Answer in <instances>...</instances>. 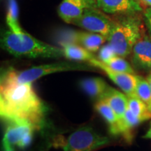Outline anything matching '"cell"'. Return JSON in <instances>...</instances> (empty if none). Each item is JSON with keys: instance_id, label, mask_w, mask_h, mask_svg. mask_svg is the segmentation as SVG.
<instances>
[{"instance_id": "obj_1", "label": "cell", "mask_w": 151, "mask_h": 151, "mask_svg": "<svg viewBox=\"0 0 151 151\" xmlns=\"http://www.w3.org/2000/svg\"><path fill=\"white\" fill-rule=\"evenodd\" d=\"M46 108L33 89L32 83H19L12 71L3 75L0 86V111L4 120H24L40 129Z\"/></svg>"}, {"instance_id": "obj_2", "label": "cell", "mask_w": 151, "mask_h": 151, "mask_svg": "<svg viewBox=\"0 0 151 151\" xmlns=\"http://www.w3.org/2000/svg\"><path fill=\"white\" fill-rule=\"evenodd\" d=\"M1 46L16 58H60L65 57L63 48H58L36 39L22 30L15 33L6 30L1 39Z\"/></svg>"}, {"instance_id": "obj_3", "label": "cell", "mask_w": 151, "mask_h": 151, "mask_svg": "<svg viewBox=\"0 0 151 151\" xmlns=\"http://www.w3.org/2000/svg\"><path fill=\"white\" fill-rule=\"evenodd\" d=\"M142 20L138 14L120 15L113 18V24L107 41L117 55L125 58L143 37Z\"/></svg>"}, {"instance_id": "obj_4", "label": "cell", "mask_w": 151, "mask_h": 151, "mask_svg": "<svg viewBox=\"0 0 151 151\" xmlns=\"http://www.w3.org/2000/svg\"><path fill=\"white\" fill-rule=\"evenodd\" d=\"M96 67L90 64L74 62H60L36 66L18 71L11 69L15 78L19 83H32L37 79L51 73L68 71H96Z\"/></svg>"}, {"instance_id": "obj_5", "label": "cell", "mask_w": 151, "mask_h": 151, "mask_svg": "<svg viewBox=\"0 0 151 151\" xmlns=\"http://www.w3.org/2000/svg\"><path fill=\"white\" fill-rule=\"evenodd\" d=\"M110 142L108 137L99 134L89 126L76 129L65 141L64 151H94Z\"/></svg>"}, {"instance_id": "obj_6", "label": "cell", "mask_w": 151, "mask_h": 151, "mask_svg": "<svg viewBox=\"0 0 151 151\" xmlns=\"http://www.w3.org/2000/svg\"><path fill=\"white\" fill-rule=\"evenodd\" d=\"M108 15L97 7H92L87 9L71 24L90 32L100 34L108 38L113 24V18H110Z\"/></svg>"}, {"instance_id": "obj_7", "label": "cell", "mask_w": 151, "mask_h": 151, "mask_svg": "<svg viewBox=\"0 0 151 151\" xmlns=\"http://www.w3.org/2000/svg\"><path fill=\"white\" fill-rule=\"evenodd\" d=\"M3 139V142L20 148H26L32 141L33 132L37 128L24 120H9Z\"/></svg>"}, {"instance_id": "obj_8", "label": "cell", "mask_w": 151, "mask_h": 151, "mask_svg": "<svg viewBox=\"0 0 151 151\" xmlns=\"http://www.w3.org/2000/svg\"><path fill=\"white\" fill-rule=\"evenodd\" d=\"M89 63L94 67L98 68L109 76V78L117 85L128 97L135 95V89L137 83V75L128 73L117 72L112 70L111 68L97 59V58L92 60Z\"/></svg>"}, {"instance_id": "obj_9", "label": "cell", "mask_w": 151, "mask_h": 151, "mask_svg": "<svg viewBox=\"0 0 151 151\" xmlns=\"http://www.w3.org/2000/svg\"><path fill=\"white\" fill-rule=\"evenodd\" d=\"M97 8L109 15L135 14L143 11L141 2L136 0H96Z\"/></svg>"}, {"instance_id": "obj_10", "label": "cell", "mask_w": 151, "mask_h": 151, "mask_svg": "<svg viewBox=\"0 0 151 151\" xmlns=\"http://www.w3.org/2000/svg\"><path fill=\"white\" fill-rule=\"evenodd\" d=\"M92 7H97L96 0H62L58 13L63 21L71 24L87 9Z\"/></svg>"}, {"instance_id": "obj_11", "label": "cell", "mask_w": 151, "mask_h": 151, "mask_svg": "<svg viewBox=\"0 0 151 151\" xmlns=\"http://www.w3.org/2000/svg\"><path fill=\"white\" fill-rule=\"evenodd\" d=\"M132 62L134 67L141 71L151 73V38L143 35L132 50Z\"/></svg>"}, {"instance_id": "obj_12", "label": "cell", "mask_w": 151, "mask_h": 151, "mask_svg": "<svg viewBox=\"0 0 151 151\" xmlns=\"http://www.w3.org/2000/svg\"><path fill=\"white\" fill-rule=\"evenodd\" d=\"M114 111L119 122L124 118V113L128 108V97L112 87L109 86L108 90L102 97Z\"/></svg>"}, {"instance_id": "obj_13", "label": "cell", "mask_w": 151, "mask_h": 151, "mask_svg": "<svg viewBox=\"0 0 151 151\" xmlns=\"http://www.w3.org/2000/svg\"><path fill=\"white\" fill-rule=\"evenodd\" d=\"M76 43L91 52H97L107 41L102 35L90 32H75Z\"/></svg>"}, {"instance_id": "obj_14", "label": "cell", "mask_w": 151, "mask_h": 151, "mask_svg": "<svg viewBox=\"0 0 151 151\" xmlns=\"http://www.w3.org/2000/svg\"><path fill=\"white\" fill-rule=\"evenodd\" d=\"M81 87L92 99H102L109 86L101 78H90L81 81Z\"/></svg>"}, {"instance_id": "obj_15", "label": "cell", "mask_w": 151, "mask_h": 151, "mask_svg": "<svg viewBox=\"0 0 151 151\" xmlns=\"http://www.w3.org/2000/svg\"><path fill=\"white\" fill-rule=\"evenodd\" d=\"M94 109L109 124L111 134L119 135V120L109 104L103 99L98 100L94 105Z\"/></svg>"}, {"instance_id": "obj_16", "label": "cell", "mask_w": 151, "mask_h": 151, "mask_svg": "<svg viewBox=\"0 0 151 151\" xmlns=\"http://www.w3.org/2000/svg\"><path fill=\"white\" fill-rule=\"evenodd\" d=\"M65 58L75 61L90 62L96 57L86 48L76 43H67L62 46Z\"/></svg>"}, {"instance_id": "obj_17", "label": "cell", "mask_w": 151, "mask_h": 151, "mask_svg": "<svg viewBox=\"0 0 151 151\" xmlns=\"http://www.w3.org/2000/svg\"><path fill=\"white\" fill-rule=\"evenodd\" d=\"M142 121L134 115L131 111L127 108L124 118L119 122V135L121 134L124 137L127 142L132 141V130Z\"/></svg>"}, {"instance_id": "obj_18", "label": "cell", "mask_w": 151, "mask_h": 151, "mask_svg": "<svg viewBox=\"0 0 151 151\" xmlns=\"http://www.w3.org/2000/svg\"><path fill=\"white\" fill-rule=\"evenodd\" d=\"M128 109L142 122L151 119V111L148 106L136 95L128 97Z\"/></svg>"}, {"instance_id": "obj_19", "label": "cell", "mask_w": 151, "mask_h": 151, "mask_svg": "<svg viewBox=\"0 0 151 151\" xmlns=\"http://www.w3.org/2000/svg\"><path fill=\"white\" fill-rule=\"evenodd\" d=\"M6 21L9 29L13 32L19 33L22 29L18 21V8L16 0H8V9H7Z\"/></svg>"}, {"instance_id": "obj_20", "label": "cell", "mask_w": 151, "mask_h": 151, "mask_svg": "<svg viewBox=\"0 0 151 151\" xmlns=\"http://www.w3.org/2000/svg\"><path fill=\"white\" fill-rule=\"evenodd\" d=\"M135 95L148 106L151 103V88L146 78L137 76Z\"/></svg>"}, {"instance_id": "obj_21", "label": "cell", "mask_w": 151, "mask_h": 151, "mask_svg": "<svg viewBox=\"0 0 151 151\" xmlns=\"http://www.w3.org/2000/svg\"><path fill=\"white\" fill-rule=\"evenodd\" d=\"M106 65L111 69L117 72L128 73L132 74H135V71L127 61L124 59V58L120 56H116L110 60Z\"/></svg>"}, {"instance_id": "obj_22", "label": "cell", "mask_w": 151, "mask_h": 151, "mask_svg": "<svg viewBox=\"0 0 151 151\" xmlns=\"http://www.w3.org/2000/svg\"><path fill=\"white\" fill-rule=\"evenodd\" d=\"M116 56L118 55L113 48L109 43H107L100 48L98 54V59L104 63H107Z\"/></svg>"}, {"instance_id": "obj_23", "label": "cell", "mask_w": 151, "mask_h": 151, "mask_svg": "<svg viewBox=\"0 0 151 151\" xmlns=\"http://www.w3.org/2000/svg\"><path fill=\"white\" fill-rule=\"evenodd\" d=\"M143 22L148 32L149 37L151 38V7H148L143 11Z\"/></svg>"}, {"instance_id": "obj_24", "label": "cell", "mask_w": 151, "mask_h": 151, "mask_svg": "<svg viewBox=\"0 0 151 151\" xmlns=\"http://www.w3.org/2000/svg\"><path fill=\"white\" fill-rule=\"evenodd\" d=\"M3 148L4 151H14V150L12 148V146L8 143L3 142Z\"/></svg>"}, {"instance_id": "obj_25", "label": "cell", "mask_w": 151, "mask_h": 151, "mask_svg": "<svg viewBox=\"0 0 151 151\" xmlns=\"http://www.w3.org/2000/svg\"><path fill=\"white\" fill-rule=\"evenodd\" d=\"M143 138L147 139H151V121L150 122V127H149V129L148 131H147L146 134L143 136Z\"/></svg>"}, {"instance_id": "obj_26", "label": "cell", "mask_w": 151, "mask_h": 151, "mask_svg": "<svg viewBox=\"0 0 151 151\" xmlns=\"http://www.w3.org/2000/svg\"><path fill=\"white\" fill-rule=\"evenodd\" d=\"M145 4L148 6L149 7H151V0H141Z\"/></svg>"}, {"instance_id": "obj_27", "label": "cell", "mask_w": 151, "mask_h": 151, "mask_svg": "<svg viewBox=\"0 0 151 151\" xmlns=\"http://www.w3.org/2000/svg\"><path fill=\"white\" fill-rule=\"evenodd\" d=\"M146 79H147V80H148L149 84H150V88H151V73H149V75L146 77Z\"/></svg>"}, {"instance_id": "obj_28", "label": "cell", "mask_w": 151, "mask_h": 151, "mask_svg": "<svg viewBox=\"0 0 151 151\" xmlns=\"http://www.w3.org/2000/svg\"><path fill=\"white\" fill-rule=\"evenodd\" d=\"M148 108H149V109H150V110L151 111V103L150 104L148 105Z\"/></svg>"}, {"instance_id": "obj_29", "label": "cell", "mask_w": 151, "mask_h": 151, "mask_svg": "<svg viewBox=\"0 0 151 151\" xmlns=\"http://www.w3.org/2000/svg\"><path fill=\"white\" fill-rule=\"evenodd\" d=\"M136 1H139V2H141V0H136Z\"/></svg>"}]
</instances>
